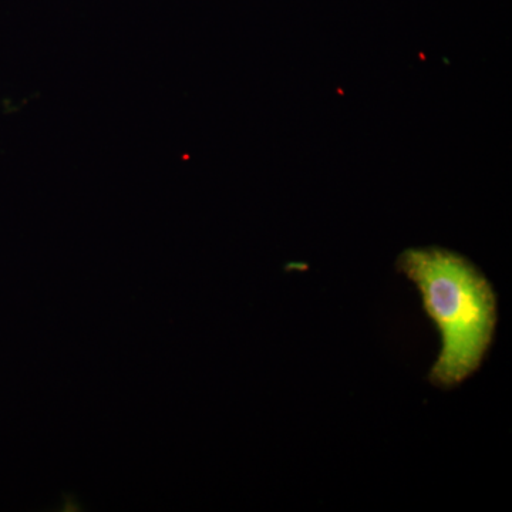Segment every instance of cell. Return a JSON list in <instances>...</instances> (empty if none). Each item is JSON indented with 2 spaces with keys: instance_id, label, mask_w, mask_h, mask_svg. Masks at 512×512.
Returning a JSON list of instances; mask_svg holds the SVG:
<instances>
[{
  "instance_id": "cell-1",
  "label": "cell",
  "mask_w": 512,
  "mask_h": 512,
  "mask_svg": "<svg viewBox=\"0 0 512 512\" xmlns=\"http://www.w3.org/2000/svg\"><path fill=\"white\" fill-rule=\"evenodd\" d=\"M396 269L416 286L441 339L427 380L439 389H456L476 375L493 346L497 293L477 265L447 248L406 249Z\"/></svg>"
}]
</instances>
